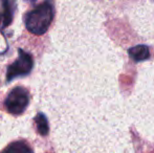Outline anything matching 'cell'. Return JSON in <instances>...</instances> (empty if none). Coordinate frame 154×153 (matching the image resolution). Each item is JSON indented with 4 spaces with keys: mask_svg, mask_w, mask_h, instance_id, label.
<instances>
[{
    "mask_svg": "<svg viewBox=\"0 0 154 153\" xmlns=\"http://www.w3.org/2000/svg\"><path fill=\"white\" fill-rule=\"evenodd\" d=\"M128 53H129L130 57L135 61H144V60L148 59L150 56L148 47L145 45H137V46L131 47L128 50Z\"/></svg>",
    "mask_w": 154,
    "mask_h": 153,
    "instance_id": "cell-4",
    "label": "cell"
},
{
    "mask_svg": "<svg viewBox=\"0 0 154 153\" xmlns=\"http://www.w3.org/2000/svg\"><path fill=\"white\" fill-rule=\"evenodd\" d=\"M29 102V92L23 87H16L8 93L5 100V107L13 115H21L26 109Z\"/></svg>",
    "mask_w": 154,
    "mask_h": 153,
    "instance_id": "cell-2",
    "label": "cell"
},
{
    "mask_svg": "<svg viewBox=\"0 0 154 153\" xmlns=\"http://www.w3.org/2000/svg\"><path fill=\"white\" fill-rule=\"evenodd\" d=\"M54 18V6L51 1L46 0L25 17L26 29L35 35H42L48 29Z\"/></svg>",
    "mask_w": 154,
    "mask_h": 153,
    "instance_id": "cell-1",
    "label": "cell"
},
{
    "mask_svg": "<svg viewBox=\"0 0 154 153\" xmlns=\"http://www.w3.org/2000/svg\"><path fill=\"white\" fill-rule=\"evenodd\" d=\"M34 62L31 55L19 49V57L12 65L8 66V74H6V80L8 82L16 79L18 77L26 76L31 72Z\"/></svg>",
    "mask_w": 154,
    "mask_h": 153,
    "instance_id": "cell-3",
    "label": "cell"
},
{
    "mask_svg": "<svg viewBox=\"0 0 154 153\" xmlns=\"http://www.w3.org/2000/svg\"><path fill=\"white\" fill-rule=\"evenodd\" d=\"M25 1H27V2H35L36 0H25Z\"/></svg>",
    "mask_w": 154,
    "mask_h": 153,
    "instance_id": "cell-7",
    "label": "cell"
},
{
    "mask_svg": "<svg viewBox=\"0 0 154 153\" xmlns=\"http://www.w3.org/2000/svg\"><path fill=\"white\" fill-rule=\"evenodd\" d=\"M37 125V129H38V132L41 135L45 136V135L48 133V123H47V118L43 113H38L35 118Z\"/></svg>",
    "mask_w": 154,
    "mask_h": 153,
    "instance_id": "cell-5",
    "label": "cell"
},
{
    "mask_svg": "<svg viewBox=\"0 0 154 153\" xmlns=\"http://www.w3.org/2000/svg\"><path fill=\"white\" fill-rule=\"evenodd\" d=\"M5 152H12V153H25L29 152L31 153L32 150V148H29L23 142H16V143H13L12 145H10L5 150Z\"/></svg>",
    "mask_w": 154,
    "mask_h": 153,
    "instance_id": "cell-6",
    "label": "cell"
}]
</instances>
